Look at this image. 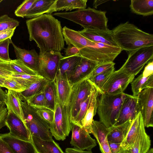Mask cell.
<instances>
[{"mask_svg": "<svg viewBox=\"0 0 153 153\" xmlns=\"http://www.w3.org/2000/svg\"><path fill=\"white\" fill-rule=\"evenodd\" d=\"M10 77L17 82L25 90L31 85L32 83L35 82L28 79L20 77Z\"/></svg>", "mask_w": 153, "mask_h": 153, "instance_id": "cell-50", "label": "cell"}, {"mask_svg": "<svg viewBox=\"0 0 153 153\" xmlns=\"http://www.w3.org/2000/svg\"><path fill=\"white\" fill-rule=\"evenodd\" d=\"M4 105H2V104H0V109H1V107L2 106H4Z\"/></svg>", "mask_w": 153, "mask_h": 153, "instance_id": "cell-61", "label": "cell"}, {"mask_svg": "<svg viewBox=\"0 0 153 153\" xmlns=\"http://www.w3.org/2000/svg\"><path fill=\"white\" fill-rule=\"evenodd\" d=\"M40 61L38 74L49 81H54L60 61L64 57L59 52L40 50Z\"/></svg>", "mask_w": 153, "mask_h": 153, "instance_id": "cell-11", "label": "cell"}, {"mask_svg": "<svg viewBox=\"0 0 153 153\" xmlns=\"http://www.w3.org/2000/svg\"><path fill=\"white\" fill-rule=\"evenodd\" d=\"M31 142L37 153H64L53 140H46L31 136Z\"/></svg>", "mask_w": 153, "mask_h": 153, "instance_id": "cell-25", "label": "cell"}, {"mask_svg": "<svg viewBox=\"0 0 153 153\" xmlns=\"http://www.w3.org/2000/svg\"><path fill=\"white\" fill-rule=\"evenodd\" d=\"M6 78L0 76V86L2 87H3V83Z\"/></svg>", "mask_w": 153, "mask_h": 153, "instance_id": "cell-57", "label": "cell"}, {"mask_svg": "<svg viewBox=\"0 0 153 153\" xmlns=\"http://www.w3.org/2000/svg\"><path fill=\"white\" fill-rule=\"evenodd\" d=\"M129 7L132 12L143 16L153 14V0H131Z\"/></svg>", "mask_w": 153, "mask_h": 153, "instance_id": "cell-30", "label": "cell"}, {"mask_svg": "<svg viewBox=\"0 0 153 153\" xmlns=\"http://www.w3.org/2000/svg\"><path fill=\"white\" fill-rule=\"evenodd\" d=\"M131 83L133 95L137 96L145 89L153 88V75L146 77L143 76L141 74Z\"/></svg>", "mask_w": 153, "mask_h": 153, "instance_id": "cell-32", "label": "cell"}, {"mask_svg": "<svg viewBox=\"0 0 153 153\" xmlns=\"http://www.w3.org/2000/svg\"><path fill=\"white\" fill-rule=\"evenodd\" d=\"M129 52L127 59L121 68L135 76L146 64L153 60V46L142 48Z\"/></svg>", "mask_w": 153, "mask_h": 153, "instance_id": "cell-8", "label": "cell"}, {"mask_svg": "<svg viewBox=\"0 0 153 153\" xmlns=\"http://www.w3.org/2000/svg\"><path fill=\"white\" fill-rule=\"evenodd\" d=\"M0 137L9 145L14 153H37L31 141L18 139L9 133L0 134Z\"/></svg>", "mask_w": 153, "mask_h": 153, "instance_id": "cell-20", "label": "cell"}, {"mask_svg": "<svg viewBox=\"0 0 153 153\" xmlns=\"http://www.w3.org/2000/svg\"><path fill=\"white\" fill-rule=\"evenodd\" d=\"M118 153H127V150L123 149Z\"/></svg>", "mask_w": 153, "mask_h": 153, "instance_id": "cell-59", "label": "cell"}, {"mask_svg": "<svg viewBox=\"0 0 153 153\" xmlns=\"http://www.w3.org/2000/svg\"><path fill=\"white\" fill-rule=\"evenodd\" d=\"M146 153H153V149L152 148L149 149Z\"/></svg>", "mask_w": 153, "mask_h": 153, "instance_id": "cell-60", "label": "cell"}, {"mask_svg": "<svg viewBox=\"0 0 153 153\" xmlns=\"http://www.w3.org/2000/svg\"><path fill=\"white\" fill-rule=\"evenodd\" d=\"M5 123L10 130V135L20 140L31 141L30 133L24 122L11 111H8Z\"/></svg>", "mask_w": 153, "mask_h": 153, "instance_id": "cell-15", "label": "cell"}, {"mask_svg": "<svg viewBox=\"0 0 153 153\" xmlns=\"http://www.w3.org/2000/svg\"><path fill=\"white\" fill-rule=\"evenodd\" d=\"M15 28L9 29L0 31V42L12 38L13 36Z\"/></svg>", "mask_w": 153, "mask_h": 153, "instance_id": "cell-47", "label": "cell"}, {"mask_svg": "<svg viewBox=\"0 0 153 153\" xmlns=\"http://www.w3.org/2000/svg\"><path fill=\"white\" fill-rule=\"evenodd\" d=\"M13 73L11 70L9 62L0 63V76L5 78L11 77Z\"/></svg>", "mask_w": 153, "mask_h": 153, "instance_id": "cell-45", "label": "cell"}, {"mask_svg": "<svg viewBox=\"0 0 153 153\" xmlns=\"http://www.w3.org/2000/svg\"><path fill=\"white\" fill-rule=\"evenodd\" d=\"M62 33L66 44L71 45L80 50L88 46H94L95 42H93L83 36L79 32L64 26Z\"/></svg>", "mask_w": 153, "mask_h": 153, "instance_id": "cell-19", "label": "cell"}, {"mask_svg": "<svg viewBox=\"0 0 153 153\" xmlns=\"http://www.w3.org/2000/svg\"><path fill=\"white\" fill-rule=\"evenodd\" d=\"M114 71V67L102 73L88 79L96 88L100 93L102 86L111 74Z\"/></svg>", "mask_w": 153, "mask_h": 153, "instance_id": "cell-36", "label": "cell"}, {"mask_svg": "<svg viewBox=\"0 0 153 153\" xmlns=\"http://www.w3.org/2000/svg\"><path fill=\"white\" fill-rule=\"evenodd\" d=\"M19 22L6 14L0 16V31L9 29L16 28Z\"/></svg>", "mask_w": 153, "mask_h": 153, "instance_id": "cell-38", "label": "cell"}, {"mask_svg": "<svg viewBox=\"0 0 153 153\" xmlns=\"http://www.w3.org/2000/svg\"><path fill=\"white\" fill-rule=\"evenodd\" d=\"M20 103L23 121L31 136L45 140H52L50 124L38 114L34 107L21 100Z\"/></svg>", "mask_w": 153, "mask_h": 153, "instance_id": "cell-5", "label": "cell"}, {"mask_svg": "<svg viewBox=\"0 0 153 153\" xmlns=\"http://www.w3.org/2000/svg\"><path fill=\"white\" fill-rule=\"evenodd\" d=\"M79 31L85 37L94 42L119 47L113 37L111 30L108 29L102 30L87 28Z\"/></svg>", "mask_w": 153, "mask_h": 153, "instance_id": "cell-17", "label": "cell"}, {"mask_svg": "<svg viewBox=\"0 0 153 153\" xmlns=\"http://www.w3.org/2000/svg\"><path fill=\"white\" fill-rule=\"evenodd\" d=\"M129 95L124 92L115 95L99 93L97 111L99 121L108 128L114 126L122 103Z\"/></svg>", "mask_w": 153, "mask_h": 153, "instance_id": "cell-4", "label": "cell"}, {"mask_svg": "<svg viewBox=\"0 0 153 153\" xmlns=\"http://www.w3.org/2000/svg\"><path fill=\"white\" fill-rule=\"evenodd\" d=\"M9 64L13 74L38 75L37 72L29 68L20 59L11 60Z\"/></svg>", "mask_w": 153, "mask_h": 153, "instance_id": "cell-35", "label": "cell"}, {"mask_svg": "<svg viewBox=\"0 0 153 153\" xmlns=\"http://www.w3.org/2000/svg\"><path fill=\"white\" fill-rule=\"evenodd\" d=\"M3 1V0H0V3H1V2Z\"/></svg>", "mask_w": 153, "mask_h": 153, "instance_id": "cell-62", "label": "cell"}, {"mask_svg": "<svg viewBox=\"0 0 153 153\" xmlns=\"http://www.w3.org/2000/svg\"><path fill=\"white\" fill-rule=\"evenodd\" d=\"M108 1V0H95L94 1L93 5L94 8H97L99 5Z\"/></svg>", "mask_w": 153, "mask_h": 153, "instance_id": "cell-56", "label": "cell"}, {"mask_svg": "<svg viewBox=\"0 0 153 153\" xmlns=\"http://www.w3.org/2000/svg\"><path fill=\"white\" fill-rule=\"evenodd\" d=\"M11 44L17 59H20L29 68L38 73L40 57L36 50L34 49L28 50L22 49L17 47L13 42Z\"/></svg>", "mask_w": 153, "mask_h": 153, "instance_id": "cell-18", "label": "cell"}, {"mask_svg": "<svg viewBox=\"0 0 153 153\" xmlns=\"http://www.w3.org/2000/svg\"><path fill=\"white\" fill-rule=\"evenodd\" d=\"M20 101L18 92L8 89L5 103L7 111L13 113L24 122Z\"/></svg>", "mask_w": 153, "mask_h": 153, "instance_id": "cell-29", "label": "cell"}, {"mask_svg": "<svg viewBox=\"0 0 153 153\" xmlns=\"http://www.w3.org/2000/svg\"><path fill=\"white\" fill-rule=\"evenodd\" d=\"M92 94V88L91 94L81 104L79 112L72 124L82 127L83 120L91 98Z\"/></svg>", "mask_w": 153, "mask_h": 153, "instance_id": "cell-37", "label": "cell"}, {"mask_svg": "<svg viewBox=\"0 0 153 153\" xmlns=\"http://www.w3.org/2000/svg\"><path fill=\"white\" fill-rule=\"evenodd\" d=\"M79 50V55L98 63L113 62L122 50L120 47L95 42Z\"/></svg>", "mask_w": 153, "mask_h": 153, "instance_id": "cell-7", "label": "cell"}, {"mask_svg": "<svg viewBox=\"0 0 153 153\" xmlns=\"http://www.w3.org/2000/svg\"><path fill=\"white\" fill-rule=\"evenodd\" d=\"M34 107L38 114L44 120L50 125L52 123L54 117V111L46 107Z\"/></svg>", "mask_w": 153, "mask_h": 153, "instance_id": "cell-40", "label": "cell"}, {"mask_svg": "<svg viewBox=\"0 0 153 153\" xmlns=\"http://www.w3.org/2000/svg\"><path fill=\"white\" fill-rule=\"evenodd\" d=\"M108 142L111 153H118L123 149L121 146V143Z\"/></svg>", "mask_w": 153, "mask_h": 153, "instance_id": "cell-53", "label": "cell"}, {"mask_svg": "<svg viewBox=\"0 0 153 153\" xmlns=\"http://www.w3.org/2000/svg\"><path fill=\"white\" fill-rule=\"evenodd\" d=\"M12 42L10 38L0 42V58L8 62L11 60L9 56L8 48L10 44Z\"/></svg>", "mask_w": 153, "mask_h": 153, "instance_id": "cell-42", "label": "cell"}, {"mask_svg": "<svg viewBox=\"0 0 153 153\" xmlns=\"http://www.w3.org/2000/svg\"><path fill=\"white\" fill-rule=\"evenodd\" d=\"M29 40L34 41L40 50L60 52L65 41L60 22L51 14H45L27 20Z\"/></svg>", "mask_w": 153, "mask_h": 153, "instance_id": "cell-1", "label": "cell"}, {"mask_svg": "<svg viewBox=\"0 0 153 153\" xmlns=\"http://www.w3.org/2000/svg\"><path fill=\"white\" fill-rule=\"evenodd\" d=\"M54 82L56 94L62 106H68L71 89L68 80L56 75Z\"/></svg>", "mask_w": 153, "mask_h": 153, "instance_id": "cell-22", "label": "cell"}, {"mask_svg": "<svg viewBox=\"0 0 153 153\" xmlns=\"http://www.w3.org/2000/svg\"><path fill=\"white\" fill-rule=\"evenodd\" d=\"M134 77V76L120 68L111 74L99 94L115 95L123 93Z\"/></svg>", "mask_w": 153, "mask_h": 153, "instance_id": "cell-9", "label": "cell"}, {"mask_svg": "<svg viewBox=\"0 0 153 153\" xmlns=\"http://www.w3.org/2000/svg\"><path fill=\"white\" fill-rule=\"evenodd\" d=\"M99 95V91L93 85L91 98L85 113L82 127L89 134L91 133V125L93 120V118L97 112V99Z\"/></svg>", "mask_w": 153, "mask_h": 153, "instance_id": "cell-23", "label": "cell"}, {"mask_svg": "<svg viewBox=\"0 0 153 153\" xmlns=\"http://www.w3.org/2000/svg\"><path fill=\"white\" fill-rule=\"evenodd\" d=\"M113 37L123 50L130 52L153 46V35L146 32L127 21L111 30Z\"/></svg>", "mask_w": 153, "mask_h": 153, "instance_id": "cell-2", "label": "cell"}, {"mask_svg": "<svg viewBox=\"0 0 153 153\" xmlns=\"http://www.w3.org/2000/svg\"><path fill=\"white\" fill-rule=\"evenodd\" d=\"M143 118L133 147L127 150V153H146L151 145L150 137L146 132Z\"/></svg>", "mask_w": 153, "mask_h": 153, "instance_id": "cell-21", "label": "cell"}, {"mask_svg": "<svg viewBox=\"0 0 153 153\" xmlns=\"http://www.w3.org/2000/svg\"><path fill=\"white\" fill-rule=\"evenodd\" d=\"M8 111L5 105L3 106L0 109V130L6 126L5 121Z\"/></svg>", "mask_w": 153, "mask_h": 153, "instance_id": "cell-48", "label": "cell"}, {"mask_svg": "<svg viewBox=\"0 0 153 153\" xmlns=\"http://www.w3.org/2000/svg\"><path fill=\"white\" fill-rule=\"evenodd\" d=\"M115 65V63L114 62L99 64L92 71L88 78L95 76L111 68L114 67Z\"/></svg>", "mask_w": 153, "mask_h": 153, "instance_id": "cell-44", "label": "cell"}, {"mask_svg": "<svg viewBox=\"0 0 153 153\" xmlns=\"http://www.w3.org/2000/svg\"><path fill=\"white\" fill-rule=\"evenodd\" d=\"M26 102L28 105L33 107H45V99L43 89L29 99Z\"/></svg>", "mask_w": 153, "mask_h": 153, "instance_id": "cell-39", "label": "cell"}, {"mask_svg": "<svg viewBox=\"0 0 153 153\" xmlns=\"http://www.w3.org/2000/svg\"><path fill=\"white\" fill-rule=\"evenodd\" d=\"M36 0H25L19 6L15 11V15L24 18Z\"/></svg>", "mask_w": 153, "mask_h": 153, "instance_id": "cell-41", "label": "cell"}, {"mask_svg": "<svg viewBox=\"0 0 153 153\" xmlns=\"http://www.w3.org/2000/svg\"><path fill=\"white\" fill-rule=\"evenodd\" d=\"M65 153H93L91 151L80 150L75 148H67Z\"/></svg>", "mask_w": 153, "mask_h": 153, "instance_id": "cell-54", "label": "cell"}, {"mask_svg": "<svg viewBox=\"0 0 153 153\" xmlns=\"http://www.w3.org/2000/svg\"><path fill=\"white\" fill-rule=\"evenodd\" d=\"M53 122L50 125V131L56 139L64 140L72 130L73 124L68 105L63 106L61 105L56 92Z\"/></svg>", "mask_w": 153, "mask_h": 153, "instance_id": "cell-6", "label": "cell"}, {"mask_svg": "<svg viewBox=\"0 0 153 153\" xmlns=\"http://www.w3.org/2000/svg\"><path fill=\"white\" fill-rule=\"evenodd\" d=\"M93 86L88 79H85L71 86L68 106L72 123L79 112L81 104L91 94Z\"/></svg>", "mask_w": 153, "mask_h": 153, "instance_id": "cell-10", "label": "cell"}, {"mask_svg": "<svg viewBox=\"0 0 153 153\" xmlns=\"http://www.w3.org/2000/svg\"><path fill=\"white\" fill-rule=\"evenodd\" d=\"M56 0H36L28 10L25 17L32 19L45 13L47 14Z\"/></svg>", "mask_w": 153, "mask_h": 153, "instance_id": "cell-27", "label": "cell"}, {"mask_svg": "<svg viewBox=\"0 0 153 153\" xmlns=\"http://www.w3.org/2000/svg\"><path fill=\"white\" fill-rule=\"evenodd\" d=\"M102 153H111L110 150L107 138L98 143Z\"/></svg>", "mask_w": 153, "mask_h": 153, "instance_id": "cell-52", "label": "cell"}, {"mask_svg": "<svg viewBox=\"0 0 153 153\" xmlns=\"http://www.w3.org/2000/svg\"><path fill=\"white\" fill-rule=\"evenodd\" d=\"M131 122L128 121L122 125L110 127V131L107 136L108 142L121 143L126 135Z\"/></svg>", "mask_w": 153, "mask_h": 153, "instance_id": "cell-31", "label": "cell"}, {"mask_svg": "<svg viewBox=\"0 0 153 153\" xmlns=\"http://www.w3.org/2000/svg\"><path fill=\"white\" fill-rule=\"evenodd\" d=\"M70 144L74 148L91 151L97 145L96 141L92 138L83 127L73 124Z\"/></svg>", "mask_w": 153, "mask_h": 153, "instance_id": "cell-14", "label": "cell"}, {"mask_svg": "<svg viewBox=\"0 0 153 153\" xmlns=\"http://www.w3.org/2000/svg\"><path fill=\"white\" fill-rule=\"evenodd\" d=\"M145 127L153 126V88H147L137 96Z\"/></svg>", "mask_w": 153, "mask_h": 153, "instance_id": "cell-12", "label": "cell"}, {"mask_svg": "<svg viewBox=\"0 0 153 153\" xmlns=\"http://www.w3.org/2000/svg\"><path fill=\"white\" fill-rule=\"evenodd\" d=\"M48 81L44 78L33 83L24 91L18 93L21 100L26 102L31 97L42 91Z\"/></svg>", "mask_w": 153, "mask_h": 153, "instance_id": "cell-33", "label": "cell"}, {"mask_svg": "<svg viewBox=\"0 0 153 153\" xmlns=\"http://www.w3.org/2000/svg\"><path fill=\"white\" fill-rule=\"evenodd\" d=\"M43 90L45 99V107L54 111L56 88L54 81H48Z\"/></svg>", "mask_w": 153, "mask_h": 153, "instance_id": "cell-34", "label": "cell"}, {"mask_svg": "<svg viewBox=\"0 0 153 153\" xmlns=\"http://www.w3.org/2000/svg\"><path fill=\"white\" fill-rule=\"evenodd\" d=\"M9 62L6 61L0 58V63H9Z\"/></svg>", "mask_w": 153, "mask_h": 153, "instance_id": "cell-58", "label": "cell"}, {"mask_svg": "<svg viewBox=\"0 0 153 153\" xmlns=\"http://www.w3.org/2000/svg\"><path fill=\"white\" fill-rule=\"evenodd\" d=\"M3 87H5L8 89L12 90L18 93L20 92L25 90L17 82L10 77L4 80Z\"/></svg>", "mask_w": 153, "mask_h": 153, "instance_id": "cell-43", "label": "cell"}, {"mask_svg": "<svg viewBox=\"0 0 153 153\" xmlns=\"http://www.w3.org/2000/svg\"><path fill=\"white\" fill-rule=\"evenodd\" d=\"M106 14L105 11L88 7L71 12H58L56 16L73 22L84 29L106 30L108 29Z\"/></svg>", "mask_w": 153, "mask_h": 153, "instance_id": "cell-3", "label": "cell"}, {"mask_svg": "<svg viewBox=\"0 0 153 153\" xmlns=\"http://www.w3.org/2000/svg\"><path fill=\"white\" fill-rule=\"evenodd\" d=\"M87 0H56L52 8L47 14L61 10H71L86 8Z\"/></svg>", "mask_w": 153, "mask_h": 153, "instance_id": "cell-28", "label": "cell"}, {"mask_svg": "<svg viewBox=\"0 0 153 153\" xmlns=\"http://www.w3.org/2000/svg\"><path fill=\"white\" fill-rule=\"evenodd\" d=\"M82 57L76 55L69 57H65L61 59L56 75L67 79L69 77Z\"/></svg>", "mask_w": 153, "mask_h": 153, "instance_id": "cell-24", "label": "cell"}, {"mask_svg": "<svg viewBox=\"0 0 153 153\" xmlns=\"http://www.w3.org/2000/svg\"><path fill=\"white\" fill-rule=\"evenodd\" d=\"M140 112L137 97L129 95L123 101L113 126L122 125L128 121H132Z\"/></svg>", "mask_w": 153, "mask_h": 153, "instance_id": "cell-13", "label": "cell"}, {"mask_svg": "<svg viewBox=\"0 0 153 153\" xmlns=\"http://www.w3.org/2000/svg\"><path fill=\"white\" fill-rule=\"evenodd\" d=\"M65 57H69L76 55H79V50L74 46L70 45H68L64 51Z\"/></svg>", "mask_w": 153, "mask_h": 153, "instance_id": "cell-46", "label": "cell"}, {"mask_svg": "<svg viewBox=\"0 0 153 153\" xmlns=\"http://www.w3.org/2000/svg\"><path fill=\"white\" fill-rule=\"evenodd\" d=\"M99 64L82 57L68 79L71 86L82 80L88 79Z\"/></svg>", "mask_w": 153, "mask_h": 153, "instance_id": "cell-16", "label": "cell"}, {"mask_svg": "<svg viewBox=\"0 0 153 153\" xmlns=\"http://www.w3.org/2000/svg\"><path fill=\"white\" fill-rule=\"evenodd\" d=\"M144 77H148L153 75V61L152 60L149 61L145 67L142 74Z\"/></svg>", "mask_w": 153, "mask_h": 153, "instance_id": "cell-49", "label": "cell"}, {"mask_svg": "<svg viewBox=\"0 0 153 153\" xmlns=\"http://www.w3.org/2000/svg\"><path fill=\"white\" fill-rule=\"evenodd\" d=\"M0 153H14L9 145L0 137Z\"/></svg>", "mask_w": 153, "mask_h": 153, "instance_id": "cell-51", "label": "cell"}, {"mask_svg": "<svg viewBox=\"0 0 153 153\" xmlns=\"http://www.w3.org/2000/svg\"><path fill=\"white\" fill-rule=\"evenodd\" d=\"M143 118L140 112L132 121L126 135L121 143V146L124 150H128L133 147Z\"/></svg>", "mask_w": 153, "mask_h": 153, "instance_id": "cell-26", "label": "cell"}, {"mask_svg": "<svg viewBox=\"0 0 153 153\" xmlns=\"http://www.w3.org/2000/svg\"><path fill=\"white\" fill-rule=\"evenodd\" d=\"M1 87L0 86V104L5 105L7 92L3 90Z\"/></svg>", "mask_w": 153, "mask_h": 153, "instance_id": "cell-55", "label": "cell"}]
</instances>
